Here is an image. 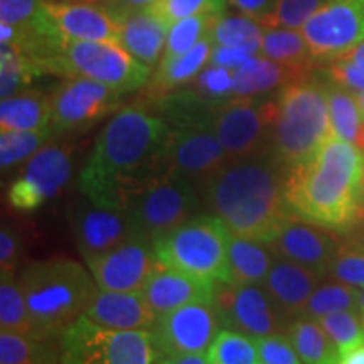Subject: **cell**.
Listing matches in <instances>:
<instances>
[{"mask_svg":"<svg viewBox=\"0 0 364 364\" xmlns=\"http://www.w3.org/2000/svg\"><path fill=\"white\" fill-rule=\"evenodd\" d=\"M171 125L142 103L120 108L95 140L78 189L90 201L125 208L150 179L162 174Z\"/></svg>","mask_w":364,"mask_h":364,"instance_id":"6da1fadb","label":"cell"},{"mask_svg":"<svg viewBox=\"0 0 364 364\" xmlns=\"http://www.w3.org/2000/svg\"><path fill=\"white\" fill-rule=\"evenodd\" d=\"M287 172L270 154L231 161L201 189L203 203L233 235L268 245L295 216L285 196Z\"/></svg>","mask_w":364,"mask_h":364,"instance_id":"7a4b0ae2","label":"cell"},{"mask_svg":"<svg viewBox=\"0 0 364 364\" xmlns=\"http://www.w3.org/2000/svg\"><path fill=\"white\" fill-rule=\"evenodd\" d=\"M364 154L331 136L307 162L287 172L285 196L295 216L348 233L361 220Z\"/></svg>","mask_w":364,"mask_h":364,"instance_id":"3957f363","label":"cell"},{"mask_svg":"<svg viewBox=\"0 0 364 364\" xmlns=\"http://www.w3.org/2000/svg\"><path fill=\"white\" fill-rule=\"evenodd\" d=\"M19 282L41 338L54 339L85 316L98 292L93 275L70 258H48L27 265Z\"/></svg>","mask_w":364,"mask_h":364,"instance_id":"277c9868","label":"cell"},{"mask_svg":"<svg viewBox=\"0 0 364 364\" xmlns=\"http://www.w3.org/2000/svg\"><path fill=\"white\" fill-rule=\"evenodd\" d=\"M331 136L326 83L309 78L277 95L268 154L287 171L312 159Z\"/></svg>","mask_w":364,"mask_h":364,"instance_id":"5b68a950","label":"cell"},{"mask_svg":"<svg viewBox=\"0 0 364 364\" xmlns=\"http://www.w3.org/2000/svg\"><path fill=\"white\" fill-rule=\"evenodd\" d=\"M44 75L63 78H88L120 93H134L147 86L152 70L127 53L120 44L105 41H75L56 46L41 63Z\"/></svg>","mask_w":364,"mask_h":364,"instance_id":"8992f818","label":"cell"},{"mask_svg":"<svg viewBox=\"0 0 364 364\" xmlns=\"http://www.w3.org/2000/svg\"><path fill=\"white\" fill-rule=\"evenodd\" d=\"M231 231L216 215H196L154 241L162 267L203 280L226 282Z\"/></svg>","mask_w":364,"mask_h":364,"instance_id":"52a82bcc","label":"cell"},{"mask_svg":"<svg viewBox=\"0 0 364 364\" xmlns=\"http://www.w3.org/2000/svg\"><path fill=\"white\" fill-rule=\"evenodd\" d=\"M59 364H156L152 331H118L80 317L58 338Z\"/></svg>","mask_w":364,"mask_h":364,"instance_id":"ba28073f","label":"cell"},{"mask_svg":"<svg viewBox=\"0 0 364 364\" xmlns=\"http://www.w3.org/2000/svg\"><path fill=\"white\" fill-rule=\"evenodd\" d=\"M203 204L199 189L186 177L164 171L132 196L125 209L136 228L156 241L196 216Z\"/></svg>","mask_w":364,"mask_h":364,"instance_id":"9c48e42d","label":"cell"},{"mask_svg":"<svg viewBox=\"0 0 364 364\" xmlns=\"http://www.w3.org/2000/svg\"><path fill=\"white\" fill-rule=\"evenodd\" d=\"M277 95L233 98L218 110L213 129L230 162L268 154L277 112Z\"/></svg>","mask_w":364,"mask_h":364,"instance_id":"30bf717a","label":"cell"},{"mask_svg":"<svg viewBox=\"0 0 364 364\" xmlns=\"http://www.w3.org/2000/svg\"><path fill=\"white\" fill-rule=\"evenodd\" d=\"M73 145L66 139H51L26 161L19 176L9 184L7 201L19 213L36 211L70 182Z\"/></svg>","mask_w":364,"mask_h":364,"instance_id":"8fae6325","label":"cell"},{"mask_svg":"<svg viewBox=\"0 0 364 364\" xmlns=\"http://www.w3.org/2000/svg\"><path fill=\"white\" fill-rule=\"evenodd\" d=\"M124 93L88 78H66L51 93V130L54 135L78 134L115 113Z\"/></svg>","mask_w":364,"mask_h":364,"instance_id":"7c38bea8","label":"cell"},{"mask_svg":"<svg viewBox=\"0 0 364 364\" xmlns=\"http://www.w3.org/2000/svg\"><path fill=\"white\" fill-rule=\"evenodd\" d=\"M33 26L53 44L75 41L118 44L120 39V21L103 4L41 0V9Z\"/></svg>","mask_w":364,"mask_h":364,"instance_id":"4fadbf2b","label":"cell"},{"mask_svg":"<svg viewBox=\"0 0 364 364\" xmlns=\"http://www.w3.org/2000/svg\"><path fill=\"white\" fill-rule=\"evenodd\" d=\"M213 306L223 329L243 332L253 339L284 332L290 326L273 306L263 285L216 282Z\"/></svg>","mask_w":364,"mask_h":364,"instance_id":"5bb4252c","label":"cell"},{"mask_svg":"<svg viewBox=\"0 0 364 364\" xmlns=\"http://www.w3.org/2000/svg\"><path fill=\"white\" fill-rule=\"evenodd\" d=\"M316 63H332L364 41V0H329L302 27Z\"/></svg>","mask_w":364,"mask_h":364,"instance_id":"9a60e30c","label":"cell"},{"mask_svg":"<svg viewBox=\"0 0 364 364\" xmlns=\"http://www.w3.org/2000/svg\"><path fill=\"white\" fill-rule=\"evenodd\" d=\"M228 162L230 159L213 124L172 130L164 152L166 171L189 179L199 193Z\"/></svg>","mask_w":364,"mask_h":364,"instance_id":"2e32d148","label":"cell"},{"mask_svg":"<svg viewBox=\"0 0 364 364\" xmlns=\"http://www.w3.org/2000/svg\"><path fill=\"white\" fill-rule=\"evenodd\" d=\"M221 331L213 304H189L164 314L152 329L157 359L181 354H206Z\"/></svg>","mask_w":364,"mask_h":364,"instance_id":"e0dca14e","label":"cell"},{"mask_svg":"<svg viewBox=\"0 0 364 364\" xmlns=\"http://www.w3.org/2000/svg\"><path fill=\"white\" fill-rule=\"evenodd\" d=\"M86 265L100 290L140 292L161 263L154 250V241L136 235L110 252L91 258Z\"/></svg>","mask_w":364,"mask_h":364,"instance_id":"ac0fdd59","label":"cell"},{"mask_svg":"<svg viewBox=\"0 0 364 364\" xmlns=\"http://www.w3.org/2000/svg\"><path fill=\"white\" fill-rule=\"evenodd\" d=\"M70 218L76 247L85 262L110 252L136 235H142L125 208L103 206L90 199L76 204Z\"/></svg>","mask_w":364,"mask_h":364,"instance_id":"d6986e66","label":"cell"},{"mask_svg":"<svg viewBox=\"0 0 364 364\" xmlns=\"http://www.w3.org/2000/svg\"><path fill=\"white\" fill-rule=\"evenodd\" d=\"M341 247V240L327 228L317 226L299 216H292L275 240L268 243L277 258L294 262L309 270L327 277L332 258Z\"/></svg>","mask_w":364,"mask_h":364,"instance_id":"ffe728a7","label":"cell"},{"mask_svg":"<svg viewBox=\"0 0 364 364\" xmlns=\"http://www.w3.org/2000/svg\"><path fill=\"white\" fill-rule=\"evenodd\" d=\"M215 284L161 265L145 284L142 294L152 311L161 317L189 304H213Z\"/></svg>","mask_w":364,"mask_h":364,"instance_id":"44dd1931","label":"cell"},{"mask_svg":"<svg viewBox=\"0 0 364 364\" xmlns=\"http://www.w3.org/2000/svg\"><path fill=\"white\" fill-rule=\"evenodd\" d=\"M322 279L324 275H318L306 267L275 257V262L262 285L280 316L289 324H292L295 318L300 317L309 297Z\"/></svg>","mask_w":364,"mask_h":364,"instance_id":"7402d4cb","label":"cell"},{"mask_svg":"<svg viewBox=\"0 0 364 364\" xmlns=\"http://www.w3.org/2000/svg\"><path fill=\"white\" fill-rule=\"evenodd\" d=\"M85 317L95 324L118 331H152L159 316L140 292L98 290Z\"/></svg>","mask_w":364,"mask_h":364,"instance_id":"603a6c76","label":"cell"},{"mask_svg":"<svg viewBox=\"0 0 364 364\" xmlns=\"http://www.w3.org/2000/svg\"><path fill=\"white\" fill-rule=\"evenodd\" d=\"M309 78H312V71L280 65L257 54L235 71L233 98L273 97L287 86Z\"/></svg>","mask_w":364,"mask_h":364,"instance_id":"cb8c5ba5","label":"cell"},{"mask_svg":"<svg viewBox=\"0 0 364 364\" xmlns=\"http://www.w3.org/2000/svg\"><path fill=\"white\" fill-rule=\"evenodd\" d=\"M169 27V22L162 19L154 9H144L120 21L118 44L136 61L154 70L162 59Z\"/></svg>","mask_w":364,"mask_h":364,"instance_id":"d4e9b609","label":"cell"},{"mask_svg":"<svg viewBox=\"0 0 364 364\" xmlns=\"http://www.w3.org/2000/svg\"><path fill=\"white\" fill-rule=\"evenodd\" d=\"M213 48H215V43H213L211 33H209L189 53L159 63L156 71L152 73V78L145 86L144 103L154 102V100L166 97L172 91L188 86L203 71V68L209 65Z\"/></svg>","mask_w":364,"mask_h":364,"instance_id":"484cf974","label":"cell"},{"mask_svg":"<svg viewBox=\"0 0 364 364\" xmlns=\"http://www.w3.org/2000/svg\"><path fill=\"white\" fill-rule=\"evenodd\" d=\"M275 262L268 245L231 233L228 248V284L262 285Z\"/></svg>","mask_w":364,"mask_h":364,"instance_id":"4316f807","label":"cell"},{"mask_svg":"<svg viewBox=\"0 0 364 364\" xmlns=\"http://www.w3.org/2000/svg\"><path fill=\"white\" fill-rule=\"evenodd\" d=\"M51 129V93L24 90L0 103V130Z\"/></svg>","mask_w":364,"mask_h":364,"instance_id":"83f0119b","label":"cell"},{"mask_svg":"<svg viewBox=\"0 0 364 364\" xmlns=\"http://www.w3.org/2000/svg\"><path fill=\"white\" fill-rule=\"evenodd\" d=\"M260 56H265L280 65L312 71L317 65L302 29L273 27L265 29Z\"/></svg>","mask_w":364,"mask_h":364,"instance_id":"f1b7e54d","label":"cell"},{"mask_svg":"<svg viewBox=\"0 0 364 364\" xmlns=\"http://www.w3.org/2000/svg\"><path fill=\"white\" fill-rule=\"evenodd\" d=\"M304 364H338L341 353L316 318L299 317L287 329Z\"/></svg>","mask_w":364,"mask_h":364,"instance_id":"f546056e","label":"cell"},{"mask_svg":"<svg viewBox=\"0 0 364 364\" xmlns=\"http://www.w3.org/2000/svg\"><path fill=\"white\" fill-rule=\"evenodd\" d=\"M326 91L332 136L354 145L364 125V115L356 97L351 90L331 81H326Z\"/></svg>","mask_w":364,"mask_h":364,"instance_id":"4dcf8cb0","label":"cell"},{"mask_svg":"<svg viewBox=\"0 0 364 364\" xmlns=\"http://www.w3.org/2000/svg\"><path fill=\"white\" fill-rule=\"evenodd\" d=\"M0 327L2 331L19 332V334L41 338L34 318L27 307L24 292L19 279L14 272H6L0 275Z\"/></svg>","mask_w":364,"mask_h":364,"instance_id":"1f68e13d","label":"cell"},{"mask_svg":"<svg viewBox=\"0 0 364 364\" xmlns=\"http://www.w3.org/2000/svg\"><path fill=\"white\" fill-rule=\"evenodd\" d=\"M263 36H265V27L257 19L243 16V14H236V16L223 14L211 31L213 43L216 46L241 49L253 56L260 54Z\"/></svg>","mask_w":364,"mask_h":364,"instance_id":"d6a6232c","label":"cell"},{"mask_svg":"<svg viewBox=\"0 0 364 364\" xmlns=\"http://www.w3.org/2000/svg\"><path fill=\"white\" fill-rule=\"evenodd\" d=\"M0 364H59V348H54L51 339L2 331Z\"/></svg>","mask_w":364,"mask_h":364,"instance_id":"836d02e7","label":"cell"},{"mask_svg":"<svg viewBox=\"0 0 364 364\" xmlns=\"http://www.w3.org/2000/svg\"><path fill=\"white\" fill-rule=\"evenodd\" d=\"M361 289L341 284V282L331 280L326 284H318L309 297L306 307H304L300 317L321 318L329 314L341 311H358Z\"/></svg>","mask_w":364,"mask_h":364,"instance_id":"e575fe53","label":"cell"},{"mask_svg":"<svg viewBox=\"0 0 364 364\" xmlns=\"http://www.w3.org/2000/svg\"><path fill=\"white\" fill-rule=\"evenodd\" d=\"M39 65L14 46H0V97L9 98L24 91L38 76Z\"/></svg>","mask_w":364,"mask_h":364,"instance_id":"d590c367","label":"cell"},{"mask_svg":"<svg viewBox=\"0 0 364 364\" xmlns=\"http://www.w3.org/2000/svg\"><path fill=\"white\" fill-rule=\"evenodd\" d=\"M327 277L341 284L364 289V230L349 233L332 258Z\"/></svg>","mask_w":364,"mask_h":364,"instance_id":"8d00e7d4","label":"cell"},{"mask_svg":"<svg viewBox=\"0 0 364 364\" xmlns=\"http://www.w3.org/2000/svg\"><path fill=\"white\" fill-rule=\"evenodd\" d=\"M220 17L221 16H215V14H203V16L186 17V19L172 22L161 61L179 58L182 54L189 53L194 46H198L199 41L211 33Z\"/></svg>","mask_w":364,"mask_h":364,"instance_id":"74e56055","label":"cell"},{"mask_svg":"<svg viewBox=\"0 0 364 364\" xmlns=\"http://www.w3.org/2000/svg\"><path fill=\"white\" fill-rule=\"evenodd\" d=\"M208 364H260L255 339L243 332L221 329L206 351Z\"/></svg>","mask_w":364,"mask_h":364,"instance_id":"f35d334b","label":"cell"},{"mask_svg":"<svg viewBox=\"0 0 364 364\" xmlns=\"http://www.w3.org/2000/svg\"><path fill=\"white\" fill-rule=\"evenodd\" d=\"M51 129L43 130H6L0 134V166L2 171L11 169L17 164L29 161L43 149L49 140L54 139Z\"/></svg>","mask_w":364,"mask_h":364,"instance_id":"ab89813d","label":"cell"},{"mask_svg":"<svg viewBox=\"0 0 364 364\" xmlns=\"http://www.w3.org/2000/svg\"><path fill=\"white\" fill-rule=\"evenodd\" d=\"M322 329L343 354L364 344V318L358 311H341L317 318Z\"/></svg>","mask_w":364,"mask_h":364,"instance_id":"60d3db41","label":"cell"},{"mask_svg":"<svg viewBox=\"0 0 364 364\" xmlns=\"http://www.w3.org/2000/svg\"><path fill=\"white\" fill-rule=\"evenodd\" d=\"M327 2L329 0H277L272 12L258 22L265 29H273V27L302 29L314 14Z\"/></svg>","mask_w":364,"mask_h":364,"instance_id":"b9f144b4","label":"cell"},{"mask_svg":"<svg viewBox=\"0 0 364 364\" xmlns=\"http://www.w3.org/2000/svg\"><path fill=\"white\" fill-rule=\"evenodd\" d=\"M233 70L209 63L188 86L194 88L204 98L223 105L233 100Z\"/></svg>","mask_w":364,"mask_h":364,"instance_id":"7bdbcfd3","label":"cell"},{"mask_svg":"<svg viewBox=\"0 0 364 364\" xmlns=\"http://www.w3.org/2000/svg\"><path fill=\"white\" fill-rule=\"evenodd\" d=\"M228 0H159L154 9L162 19L169 24L186 17L203 16V14H215L223 16L226 14Z\"/></svg>","mask_w":364,"mask_h":364,"instance_id":"ee69618b","label":"cell"},{"mask_svg":"<svg viewBox=\"0 0 364 364\" xmlns=\"http://www.w3.org/2000/svg\"><path fill=\"white\" fill-rule=\"evenodd\" d=\"M260 364H304L292 341L284 332L255 338Z\"/></svg>","mask_w":364,"mask_h":364,"instance_id":"f6af8a7d","label":"cell"},{"mask_svg":"<svg viewBox=\"0 0 364 364\" xmlns=\"http://www.w3.org/2000/svg\"><path fill=\"white\" fill-rule=\"evenodd\" d=\"M41 0H0V24L27 27L33 24Z\"/></svg>","mask_w":364,"mask_h":364,"instance_id":"bcb514c9","label":"cell"},{"mask_svg":"<svg viewBox=\"0 0 364 364\" xmlns=\"http://www.w3.org/2000/svg\"><path fill=\"white\" fill-rule=\"evenodd\" d=\"M324 75L327 81L343 86V88L351 91L364 90V66L354 65L344 59H336V61L327 63Z\"/></svg>","mask_w":364,"mask_h":364,"instance_id":"7dc6e473","label":"cell"},{"mask_svg":"<svg viewBox=\"0 0 364 364\" xmlns=\"http://www.w3.org/2000/svg\"><path fill=\"white\" fill-rule=\"evenodd\" d=\"M19 236L11 226L4 225L0 230V267H2V273L14 272L17 260H19Z\"/></svg>","mask_w":364,"mask_h":364,"instance_id":"c3c4849f","label":"cell"},{"mask_svg":"<svg viewBox=\"0 0 364 364\" xmlns=\"http://www.w3.org/2000/svg\"><path fill=\"white\" fill-rule=\"evenodd\" d=\"M253 54H250L247 51H241V49H235V48H226V46H216L213 48V54H211V65L216 66H223L228 68V70L236 71L241 65L248 61Z\"/></svg>","mask_w":364,"mask_h":364,"instance_id":"681fc988","label":"cell"},{"mask_svg":"<svg viewBox=\"0 0 364 364\" xmlns=\"http://www.w3.org/2000/svg\"><path fill=\"white\" fill-rule=\"evenodd\" d=\"M157 2L159 0H107L103 6L107 7L118 21H122L125 19V17H129L130 14H135L139 11H144V9L156 6Z\"/></svg>","mask_w":364,"mask_h":364,"instance_id":"f907efd6","label":"cell"},{"mask_svg":"<svg viewBox=\"0 0 364 364\" xmlns=\"http://www.w3.org/2000/svg\"><path fill=\"white\" fill-rule=\"evenodd\" d=\"M228 4H231L243 16L260 21L262 17H265L267 14L272 12L277 0H228Z\"/></svg>","mask_w":364,"mask_h":364,"instance_id":"816d5d0a","label":"cell"},{"mask_svg":"<svg viewBox=\"0 0 364 364\" xmlns=\"http://www.w3.org/2000/svg\"><path fill=\"white\" fill-rule=\"evenodd\" d=\"M156 364H208L206 354H181V356L161 358Z\"/></svg>","mask_w":364,"mask_h":364,"instance_id":"f5cc1de1","label":"cell"},{"mask_svg":"<svg viewBox=\"0 0 364 364\" xmlns=\"http://www.w3.org/2000/svg\"><path fill=\"white\" fill-rule=\"evenodd\" d=\"M338 364H364V344L341 354Z\"/></svg>","mask_w":364,"mask_h":364,"instance_id":"db71d44e","label":"cell"},{"mask_svg":"<svg viewBox=\"0 0 364 364\" xmlns=\"http://www.w3.org/2000/svg\"><path fill=\"white\" fill-rule=\"evenodd\" d=\"M341 59H344V61H349V63H354V65L364 66V41L361 44H358L356 48L351 49L349 53H346Z\"/></svg>","mask_w":364,"mask_h":364,"instance_id":"11a10c76","label":"cell"},{"mask_svg":"<svg viewBox=\"0 0 364 364\" xmlns=\"http://www.w3.org/2000/svg\"><path fill=\"white\" fill-rule=\"evenodd\" d=\"M61 2H78V4H105L107 0H61Z\"/></svg>","mask_w":364,"mask_h":364,"instance_id":"9f6ffc18","label":"cell"},{"mask_svg":"<svg viewBox=\"0 0 364 364\" xmlns=\"http://www.w3.org/2000/svg\"><path fill=\"white\" fill-rule=\"evenodd\" d=\"M358 312L361 314V317L364 318V289L361 290V297H359V309Z\"/></svg>","mask_w":364,"mask_h":364,"instance_id":"6f0895ef","label":"cell"},{"mask_svg":"<svg viewBox=\"0 0 364 364\" xmlns=\"http://www.w3.org/2000/svg\"><path fill=\"white\" fill-rule=\"evenodd\" d=\"M361 220H364V174H363V199H361Z\"/></svg>","mask_w":364,"mask_h":364,"instance_id":"680465c9","label":"cell"}]
</instances>
